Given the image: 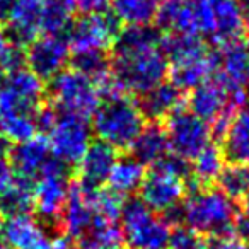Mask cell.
<instances>
[{"mask_svg": "<svg viewBox=\"0 0 249 249\" xmlns=\"http://www.w3.org/2000/svg\"><path fill=\"white\" fill-rule=\"evenodd\" d=\"M143 126L145 116L139 101L121 90L101 97L99 106L92 114V132L97 140L114 150H130Z\"/></svg>", "mask_w": 249, "mask_h": 249, "instance_id": "obj_1", "label": "cell"}, {"mask_svg": "<svg viewBox=\"0 0 249 249\" xmlns=\"http://www.w3.org/2000/svg\"><path fill=\"white\" fill-rule=\"evenodd\" d=\"M218 75L248 90L249 87V39H234L218 53Z\"/></svg>", "mask_w": 249, "mask_h": 249, "instance_id": "obj_21", "label": "cell"}, {"mask_svg": "<svg viewBox=\"0 0 249 249\" xmlns=\"http://www.w3.org/2000/svg\"><path fill=\"white\" fill-rule=\"evenodd\" d=\"M70 249H82V248H70Z\"/></svg>", "mask_w": 249, "mask_h": 249, "instance_id": "obj_46", "label": "cell"}, {"mask_svg": "<svg viewBox=\"0 0 249 249\" xmlns=\"http://www.w3.org/2000/svg\"><path fill=\"white\" fill-rule=\"evenodd\" d=\"M72 0H43L38 18V29L43 36H63L67 38L73 24Z\"/></svg>", "mask_w": 249, "mask_h": 249, "instance_id": "obj_25", "label": "cell"}, {"mask_svg": "<svg viewBox=\"0 0 249 249\" xmlns=\"http://www.w3.org/2000/svg\"><path fill=\"white\" fill-rule=\"evenodd\" d=\"M70 191V166L53 157L33 190V208L43 218V224L53 225V229L56 225L58 229L60 217L69 201Z\"/></svg>", "mask_w": 249, "mask_h": 249, "instance_id": "obj_7", "label": "cell"}, {"mask_svg": "<svg viewBox=\"0 0 249 249\" xmlns=\"http://www.w3.org/2000/svg\"><path fill=\"white\" fill-rule=\"evenodd\" d=\"M242 29L241 0H200V36L224 46L241 38Z\"/></svg>", "mask_w": 249, "mask_h": 249, "instance_id": "obj_10", "label": "cell"}, {"mask_svg": "<svg viewBox=\"0 0 249 249\" xmlns=\"http://www.w3.org/2000/svg\"><path fill=\"white\" fill-rule=\"evenodd\" d=\"M72 69L89 77L97 84H104L111 79V56L106 50H92V52H79L70 55Z\"/></svg>", "mask_w": 249, "mask_h": 249, "instance_id": "obj_29", "label": "cell"}, {"mask_svg": "<svg viewBox=\"0 0 249 249\" xmlns=\"http://www.w3.org/2000/svg\"><path fill=\"white\" fill-rule=\"evenodd\" d=\"M220 150L231 164H249V107L231 118L222 133Z\"/></svg>", "mask_w": 249, "mask_h": 249, "instance_id": "obj_22", "label": "cell"}, {"mask_svg": "<svg viewBox=\"0 0 249 249\" xmlns=\"http://www.w3.org/2000/svg\"><path fill=\"white\" fill-rule=\"evenodd\" d=\"M145 179V166L137 159L130 157H118L111 174L107 178V184L113 193L118 196H130L140 190Z\"/></svg>", "mask_w": 249, "mask_h": 249, "instance_id": "obj_26", "label": "cell"}, {"mask_svg": "<svg viewBox=\"0 0 249 249\" xmlns=\"http://www.w3.org/2000/svg\"><path fill=\"white\" fill-rule=\"evenodd\" d=\"M11 45H12V43L9 41L7 33H5V28H2V26H0V56H2L5 52H7V48Z\"/></svg>", "mask_w": 249, "mask_h": 249, "instance_id": "obj_40", "label": "cell"}, {"mask_svg": "<svg viewBox=\"0 0 249 249\" xmlns=\"http://www.w3.org/2000/svg\"><path fill=\"white\" fill-rule=\"evenodd\" d=\"M234 234L237 235L241 241L249 242V215L241 213L237 215L234 224Z\"/></svg>", "mask_w": 249, "mask_h": 249, "instance_id": "obj_37", "label": "cell"}, {"mask_svg": "<svg viewBox=\"0 0 249 249\" xmlns=\"http://www.w3.org/2000/svg\"><path fill=\"white\" fill-rule=\"evenodd\" d=\"M171 154L184 160H193L205 147L210 145L212 126L203 120L179 107L164 124Z\"/></svg>", "mask_w": 249, "mask_h": 249, "instance_id": "obj_11", "label": "cell"}, {"mask_svg": "<svg viewBox=\"0 0 249 249\" xmlns=\"http://www.w3.org/2000/svg\"><path fill=\"white\" fill-rule=\"evenodd\" d=\"M178 215L183 218L186 227L200 232L201 235L218 237L234 232L237 210L234 201L220 190L205 188L193 191L183 201Z\"/></svg>", "mask_w": 249, "mask_h": 249, "instance_id": "obj_3", "label": "cell"}, {"mask_svg": "<svg viewBox=\"0 0 249 249\" xmlns=\"http://www.w3.org/2000/svg\"><path fill=\"white\" fill-rule=\"evenodd\" d=\"M225 157L222 150L215 145H208L193 159L191 166V174L196 179L198 184H212L218 179L220 173L224 171Z\"/></svg>", "mask_w": 249, "mask_h": 249, "instance_id": "obj_31", "label": "cell"}, {"mask_svg": "<svg viewBox=\"0 0 249 249\" xmlns=\"http://www.w3.org/2000/svg\"><path fill=\"white\" fill-rule=\"evenodd\" d=\"M33 190L35 183L14 176L11 188L0 198V213L5 218L29 213L33 210Z\"/></svg>", "mask_w": 249, "mask_h": 249, "instance_id": "obj_30", "label": "cell"}, {"mask_svg": "<svg viewBox=\"0 0 249 249\" xmlns=\"http://www.w3.org/2000/svg\"><path fill=\"white\" fill-rule=\"evenodd\" d=\"M11 142H9L7 139H5L2 133H0V159H5V157H9V154H11Z\"/></svg>", "mask_w": 249, "mask_h": 249, "instance_id": "obj_39", "label": "cell"}, {"mask_svg": "<svg viewBox=\"0 0 249 249\" xmlns=\"http://www.w3.org/2000/svg\"><path fill=\"white\" fill-rule=\"evenodd\" d=\"M0 249H11V246H9L7 241L2 237V234H0Z\"/></svg>", "mask_w": 249, "mask_h": 249, "instance_id": "obj_43", "label": "cell"}, {"mask_svg": "<svg viewBox=\"0 0 249 249\" xmlns=\"http://www.w3.org/2000/svg\"><path fill=\"white\" fill-rule=\"evenodd\" d=\"M130 152L133 159H137L143 166H154L159 160H162L167 154H171L164 124L157 121L145 124L133 145L130 147Z\"/></svg>", "mask_w": 249, "mask_h": 249, "instance_id": "obj_23", "label": "cell"}, {"mask_svg": "<svg viewBox=\"0 0 249 249\" xmlns=\"http://www.w3.org/2000/svg\"><path fill=\"white\" fill-rule=\"evenodd\" d=\"M12 181H14V173H12L11 164L5 159H0V198L11 188Z\"/></svg>", "mask_w": 249, "mask_h": 249, "instance_id": "obj_36", "label": "cell"}, {"mask_svg": "<svg viewBox=\"0 0 249 249\" xmlns=\"http://www.w3.org/2000/svg\"><path fill=\"white\" fill-rule=\"evenodd\" d=\"M0 234L11 249H70L67 235H52L43 222L29 213L7 217L0 224Z\"/></svg>", "mask_w": 249, "mask_h": 249, "instance_id": "obj_13", "label": "cell"}, {"mask_svg": "<svg viewBox=\"0 0 249 249\" xmlns=\"http://www.w3.org/2000/svg\"><path fill=\"white\" fill-rule=\"evenodd\" d=\"M218 190L232 201L242 200L249 193V164H229L218 176Z\"/></svg>", "mask_w": 249, "mask_h": 249, "instance_id": "obj_32", "label": "cell"}, {"mask_svg": "<svg viewBox=\"0 0 249 249\" xmlns=\"http://www.w3.org/2000/svg\"><path fill=\"white\" fill-rule=\"evenodd\" d=\"M14 7H16V0H0V24L2 22H9Z\"/></svg>", "mask_w": 249, "mask_h": 249, "instance_id": "obj_38", "label": "cell"}, {"mask_svg": "<svg viewBox=\"0 0 249 249\" xmlns=\"http://www.w3.org/2000/svg\"><path fill=\"white\" fill-rule=\"evenodd\" d=\"M72 2L73 7L79 12H82V16H89L106 12L113 0H72Z\"/></svg>", "mask_w": 249, "mask_h": 249, "instance_id": "obj_34", "label": "cell"}, {"mask_svg": "<svg viewBox=\"0 0 249 249\" xmlns=\"http://www.w3.org/2000/svg\"><path fill=\"white\" fill-rule=\"evenodd\" d=\"M242 213L249 215V193L242 198Z\"/></svg>", "mask_w": 249, "mask_h": 249, "instance_id": "obj_42", "label": "cell"}, {"mask_svg": "<svg viewBox=\"0 0 249 249\" xmlns=\"http://www.w3.org/2000/svg\"><path fill=\"white\" fill-rule=\"evenodd\" d=\"M45 86L28 67L9 72L0 82V114L35 116L43 107Z\"/></svg>", "mask_w": 249, "mask_h": 249, "instance_id": "obj_9", "label": "cell"}, {"mask_svg": "<svg viewBox=\"0 0 249 249\" xmlns=\"http://www.w3.org/2000/svg\"><path fill=\"white\" fill-rule=\"evenodd\" d=\"M69 62L70 46L63 36H41L26 48V67L41 80H52Z\"/></svg>", "mask_w": 249, "mask_h": 249, "instance_id": "obj_15", "label": "cell"}, {"mask_svg": "<svg viewBox=\"0 0 249 249\" xmlns=\"http://www.w3.org/2000/svg\"><path fill=\"white\" fill-rule=\"evenodd\" d=\"M92 128L86 118L75 114L56 113L55 121L46 132V142L53 157L65 162L67 166H77L89 149Z\"/></svg>", "mask_w": 249, "mask_h": 249, "instance_id": "obj_8", "label": "cell"}, {"mask_svg": "<svg viewBox=\"0 0 249 249\" xmlns=\"http://www.w3.org/2000/svg\"><path fill=\"white\" fill-rule=\"evenodd\" d=\"M9 159L16 178L36 183L53 159V154L45 137H33L26 142L16 143L11 149Z\"/></svg>", "mask_w": 249, "mask_h": 249, "instance_id": "obj_16", "label": "cell"}, {"mask_svg": "<svg viewBox=\"0 0 249 249\" xmlns=\"http://www.w3.org/2000/svg\"><path fill=\"white\" fill-rule=\"evenodd\" d=\"M94 220L96 217H94V212L84 190L77 184L72 186L69 201H67L58 222V232H62L69 239H82L87 234V231L92 227Z\"/></svg>", "mask_w": 249, "mask_h": 249, "instance_id": "obj_20", "label": "cell"}, {"mask_svg": "<svg viewBox=\"0 0 249 249\" xmlns=\"http://www.w3.org/2000/svg\"><path fill=\"white\" fill-rule=\"evenodd\" d=\"M118 156L116 150L104 142H92L77 164V184L86 191L101 190L111 174Z\"/></svg>", "mask_w": 249, "mask_h": 249, "instance_id": "obj_17", "label": "cell"}, {"mask_svg": "<svg viewBox=\"0 0 249 249\" xmlns=\"http://www.w3.org/2000/svg\"><path fill=\"white\" fill-rule=\"evenodd\" d=\"M186 181L188 179L156 164L152 166V171L145 174V179L140 186V200L157 215H178L186 193Z\"/></svg>", "mask_w": 249, "mask_h": 249, "instance_id": "obj_12", "label": "cell"}, {"mask_svg": "<svg viewBox=\"0 0 249 249\" xmlns=\"http://www.w3.org/2000/svg\"><path fill=\"white\" fill-rule=\"evenodd\" d=\"M167 246L169 249H207V241L200 232L186 225H179L176 229H171Z\"/></svg>", "mask_w": 249, "mask_h": 249, "instance_id": "obj_33", "label": "cell"}, {"mask_svg": "<svg viewBox=\"0 0 249 249\" xmlns=\"http://www.w3.org/2000/svg\"><path fill=\"white\" fill-rule=\"evenodd\" d=\"M103 249H123V248H121V244H120V246H111V248H103Z\"/></svg>", "mask_w": 249, "mask_h": 249, "instance_id": "obj_44", "label": "cell"}, {"mask_svg": "<svg viewBox=\"0 0 249 249\" xmlns=\"http://www.w3.org/2000/svg\"><path fill=\"white\" fill-rule=\"evenodd\" d=\"M120 231L121 241L128 249H164L169 241L171 225L140 198H130L121 208Z\"/></svg>", "mask_w": 249, "mask_h": 249, "instance_id": "obj_5", "label": "cell"}, {"mask_svg": "<svg viewBox=\"0 0 249 249\" xmlns=\"http://www.w3.org/2000/svg\"><path fill=\"white\" fill-rule=\"evenodd\" d=\"M48 94L52 106L58 113L89 118L96 113L101 103L99 87L89 77L73 69H65L50 80Z\"/></svg>", "mask_w": 249, "mask_h": 249, "instance_id": "obj_6", "label": "cell"}, {"mask_svg": "<svg viewBox=\"0 0 249 249\" xmlns=\"http://www.w3.org/2000/svg\"><path fill=\"white\" fill-rule=\"evenodd\" d=\"M162 43V35L152 26H126L121 28L113 43V53L137 52V50L156 48Z\"/></svg>", "mask_w": 249, "mask_h": 249, "instance_id": "obj_28", "label": "cell"}, {"mask_svg": "<svg viewBox=\"0 0 249 249\" xmlns=\"http://www.w3.org/2000/svg\"><path fill=\"white\" fill-rule=\"evenodd\" d=\"M162 0H113V14L126 26H150L159 14Z\"/></svg>", "mask_w": 249, "mask_h": 249, "instance_id": "obj_27", "label": "cell"}, {"mask_svg": "<svg viewBox=\"0 0 249 249\" xmlns=\"http://www.w3.org/2000/svg\"><path fill=\"white\" fill-rule=\"evenodd\" d=\"M242 14H244V28L249 29V0H241Z\"/></svg>", "mask_w": 249, "mask_h": 249, "instance_id": "obj_41", "label": "cell"}, {"mask_svg": "<svg viewBox=\"0 0 249 249\" xmlns=\"http://www.w3.org/2000/svg\"><path fill=\"white\" fill-rule=\"evenodd\" d=\"M207 249H249V248L237 235L229 234V235L213 237L210 242H207Z\"/></svg>", "mask_w": 249, "mask_h": 249, "instance_id": "obj_35", "label": "cell"}, {"mask_svg": "<svg viewBox=\"0 0 249 249\" xmlns=\"http://www.w3.org/2000/svg\"><path fill=\"white\" fill-rule=\"evenodd\" d=\"M218 70V55L213 52H205L203 55L195 56L181 63H173L169 67V82L179 90H193L205 80L212 79Z\"/></svg>", "mask_w": 249, "mask_h": 249, "instance_id": "obj_19", "label": "cell"}, {"mask_svg": "<svg viewBox=\"0 0 249 249\" xmlns=\"http://www.w3.org/2000/svg\"><path fill=\"white\" fill-rule=\"evenodd\" d=\"M121 22L113 12H99V14L82 16L73 21L67 41L73 53L92 52V50H106L113 46Z\"/></svg>", "mask_w": 249, "mask_h": 249, "instance_id": "obj_14", "label": "cell"}, {"mask_svg": "<svg viewBox=\"0 0 249 249\" xmlns=\"http://www.w3.org/2000/svg\"><path fill=\"white\" fill-rule=\"evenodd\" d=\"M248 101V94L242 87L213 75L195 87L190 94V111L212 126V132L222 137L235 109Z\"/></svg>", "mask_w": 249, "mask_h": 249, "instance_id": "obj_4", "label": "cell"}, {"mask_svg": "<svg viewBox=\"0 0 249 249\" xmlns=\"http://www.w3.org/2000/svg\"><path fill=\"white\" fill-rule=\"evenodd\" d=\"M2 80H4V72L0 70V82H2Z\"/></svg>", "mask_w": 249, "mask_h": 249, "instance_id": "obj_45", "label": "cell"}, {"mask_svg": "<svg viewBox=\"0 0 249 249\" xmlns=\"http://www.w3.org/2000/svg\"><path fill=\"white\" fill-rule=\"evenodd\" d=\"M183 90L176 86L164 80L162 84L150 89L149 92L142 94L139 101V106L142 109L143 116L150 118L152 121H159L164 118H169L174 111L183 106Z\"/></svg>", "mask_w": 249, "mask_h": 249, "instance_id": "obj_24", "label": "cell"}, {"mask_svg": "<svg viewBox=\"0 0 249 249\" xmlns=\"http://www.w3.org/2000/svg\"><path fill=\"white\" fill-rule=\"evenodd\" d=\"M169 62L162 48H145L137 52L113 53L111 79L121 92L145 94L166 80Z\"/></svg>", "mask_w": 249, "mask_h": 249, "instance_id": "obj_2", "label": "cell"}, {"mask_svg": "<svg viewBox=\"0 0 249 249\" xmlns=\"http://www.w3.org/2000/svg\"><path fill=\"white\" fill-rule=\"evenodd\" d=\"M156 21L167 35L200 36V0H162Z\"/></svg>", "mask_w": 249, "mask_h": 249, "instance_id": "obj_18", "label": "cell"}]
</instances>
